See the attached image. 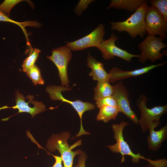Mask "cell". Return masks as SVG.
Listing matches in <instances>:
<instances>
[{"label": "cell", "instance_id": "1", "mask_svg": "<svg viewBox=\"0 0 167 167\" xmlns=\"http://www.w3.org/2000/svg\"><path fill=\"white\" fill-rule=\"evenodd\" d=\"M148 6L147 2L126 20L111 22L110 23L111 29L119 32H126L133 39H135L138 36L143 37L147 33L144 18Z\"/></svg>", "mask_w": 167, "mask_h": 167}, {"label": "cell", "instance_id": "2", "mask_svg": "<svg viewBox=\"0 0 167 167\" xmlns=\"http://www.w3.org/2000/svg\"><path fill=\"white\" fill-rule=\"evenodd\" d=\"M148 99L146 95L141 94L136 101L137 105L139 109L141 116L138 119L142 131L145 132L151 127L156 128L161 122V116L166 113L167 105L155 106L149 109L147 107Z\"/></svg>", "mask_w": 167, "mask_h": 167}, {"label": "cell", "instance_id": "3", "mask_svg": "<svg viewBox=\"0 0 167 167\" xmlns=\"http://www.w3.org/2000/svg\"><path fill=\"white\" fill-rule=\"evenodd\" d=\"M70 132H62L58 134H53L48 139L46 147L49 152H53L57 150L62 157L64 167H73L74 158L77 155H80L82 152L81 150L75 151L72 150L71 146L67 143L71 137Z\"/></svg>", "mask_w": 167, "mask_h": 167}, {"label": "cell", "instance_id": "4", "mask_svg": "<svg viewBox=\"0 0 167 167\" xmlns=\"http://www.w3.org/2000/svg\"><path fill=\"white\" fill-rule=\"evenodd\" d=\"M127 122L122 121L119 124L114 123L111 126L114 133L113 138L116 141L115 144L106 147L112 152L119 153L121 155V160L120 164L123 163L125 161V156L127 155L131 157L132 161L133 163H138L140 159L144 160L149 162L150 159L146 158L138 153H134L131 151L129 145L124 139L123 131L124 128L128 125Z\"/></svg>", "mask_w": 167, "mask_h": 167}, {"label": "cell", "instance_id": "5", "mask_svg": "<svg viewBox=\"0 0 167 167\" xmlns=\"http://www.w3.org/2000/svg\"><path fill=\"white\" fill-rule=\"evenodd\" d=\"M163 41L155 36L148 35L138 45L141 53L138 58L139 62L144 63L148 60L154 62L156 60H161L164 56L166 55V51L161 52V49L167 47Z\"/></svg>", "mask_w": 167, "mask_h": 167}, {"label": "cell", "instance_id": "6", "mask_svg": "<svg viewBox=\"0 0 167 167\" xmlns=\"http://www.w3.org/2000/svg\"><path fill=\"white\" fill-rule=\"evenodd\" d=\"M146 29L148 35H158L165 40L167 36V20L154 6H148L145 15Z\"/></svg>", "mask_w": 167, "mask_h": 167}, {"label": "cell", "instance_id": "7", "mask_svg": "<svg viewBox=\"0 0 167 167\" xmlns=\"http://www.w3.org/2000/svg\"><path fill=\"white\" fill-rule=\"evenodd\" d=\"M70 49L66 45L62 46L52 49V54L47 58L53 62L57 67L62 86L69 87L67 69L71 59L72 54Z\"/></svg>", "mask_w": 167, "mask_h": 167}, {"label": "cell", "instance_id": "8", "mask_svg": "<svg viewBox=\"0 0 167 167\" xmlns=\"http://www.w3.org/2000/svg\"><path fill=\"white\" fill-rule=\"evenodd\" d=\"M71 88H66L62 86L52 85L48 86L46 91L49 94L52 100H60L71 104L77 112L80 119V132H83L84 130L82 123V117L84 113L86 111L94 109L95 107L93 104L88 102H84L80 100L71 101L64 98L62 94V92L71 90Z\"/></svg>", "mask_w": 167, "mask_h": 167}, {"label": "cell", "instance_id": "9", "mask_svg": "<svg viewBox=\"0 0 167 167\" xmlns=\"http://www.w3.org/2000/svg\"><path fill=\"white\" fill-rule=\"evenodd\" d=\"M118 36L114 33L109 39L103 41L97 48L102 54L103 58L106 60L113 59L115 56L119 57L128 62H130L133 58H139L140 55H135L128 53L126 50L118 47L115 42L119 39Z\"/></svg>", "mask_w": 167, "mask_h": 167}, {"label": "cell", "instance_id": "10", "mask_svg": "<svg viewBox=\"0 0 167 167\" xmlns=\"http://www.w3.org/2000/svg\"><path fill=\"white\" fill-rule=\"evenodd\" d=\"M113 88L112 96L115 100L120 112L124 114L134 124H139V119L130 106L129 92L122 82L119 81L113 86Z\"/></svg>", "mask_w": 167, "mask_h": 167}, {"label": "cell", "instance_id": "11", "mask_svg": "<svg viewBox=\"0 0 167 167\" xmlns=\"http://www.w3.org/2000/svg\"><path fill=\"white\" fill-rule=\"evenodd\" d=\"M105 33L104 25L100 24L88 35L74 41H66V45L71 51H74L83 50L90 47L97 48L104 40Z\"/></svg>", "mask_w": 167, "mask_h": 167}, {"label": "cell", "instance_id": "12", "mask_svg": "<svg viewBox=\"0 0 167 167\" xmlns=\"http://www.w3.org/2000/svg\"><path fill=\"white\" fill-rule=\"evenodd\" d=\"M26 97L28 102L26 101L24 95L17 91L15 97L16 105L12 108L18 109L19 113L27 112L29 113L32 118L46 110V106L42 102L33 100L34 96L28 95Z\"/></svg>", "mask_w": 167, "mask_h": 167}, {"label": "cell", "instance_id": "13", "mask_svg": "<svg viewBox=\"0 0 167 167\" xmlns=\"http://www.w3.org/2000/svg\"><path fill=\"white\" fill-rule=\"evenodd\" d=\"M166 62L165 61L161 63L151 65L142 68L130 71H124L120 68L114 67L109 71V82L113 83L118 80L135 77L147 73L153 69L163 66Z\"/></svg>", "mask_w": 167, "mask_h": 167}, {"label": "cell", "instance_id": "14", "mask_svg": "<svg viewBox=\"0 0 167 167\" xmlns=\"http://www.w3.org/2000/svg\"><path fill=\"white\" fill-rule=\"evenodd\" d=\"M87 58V66L92 69L89 74L93 79L97 81H109V74L106 71L104 64L98 61L88 52Z\"/></svg>", "mask_w": 167, "mask_h": 167}, {"label": "cell", "instance_id": "15", "mask_svg": "<svg viewBox=\"0 0 167 167\" xmlns=\"http://www.w3.org/2000/svg\"><path fill=\"white\" fill-rule=\"evenodd\" d=\"M154 127H150L149 134L147 138L148 148L152 151H156L159 149L162 143L167 139V125L155 131Z\"/></svg>", "mask_w": 167, "mask_h": 167}, {"label": "cell", "instance_id": "16", "mask_svg": "<svg viewBox=\"0 0 167 167\" xmlns=\"http://www.w3.org/2000/svg\"><path fill=\"white\" fill-rule=\"evenodd\" d=\"M147 2L146 0H112L106 9L113 7L130 12L135 11Z\"/></svg>", "mask_w": 167, "mask_h": 167}, {"label": "cell", "instance_id": "17", "mask_svg": "<svg viewBox=\"0 0 167 167\" xmlns=\"http://www.w3.org/2000/svg\"><path fill=\"white\" fill-rule=\"evenodd\" d=\"M94 99L96 101L100 99L112 96L113 93V86L111 85L109 81H97L94 89Z\"/></svg>", "mask_w": 167, "mask_h": 167}, {"label": "cell", "instance_id": "18", "mask_svg": "<svg viewBox=\"0 0 167 167\" xmlns=\"http://www.w3.org/2000/svg\"><path fill=\"white\" fill-rule=\"evenodd\" d=\"M99 108L96 120L105 122H107L112 119H115L118 113L120 112L118 108L110 106L103 105Z\"/></svg>", "mask_w": 167, "mask_h": 167}, {"label": "cell", "instance_id": "19", "mask_svg": "<svg viewBox=\"0 0 167 167\" xmlns=\"http://www.w3.org/2000/svg\"><path fill=\"white\" fill-rule=\"evenodd\" d=\"M26 75L32 80L35 85L37 84L43 85L44 81L39 67L36 65L31 67L26 72Z\"/></svg>", "mask_w": 167, "mask_h": 167}, {"label": "cell", "instance_id": "20", "mask_svg": "<svg viewBox=\"0 0 167 167\" xmlns=\"http://www.w3.org/2000/svg\"><path fill=\"white\" fill-rule=\"evenodd\" d=\"M41 51L39 49H31L29 54L27 58L24 61L22 68L23 71L26 72L32 66L35 64Z\"/></svg>", "mask_w": 167, "mask_h": 167}, {"label": "cell", "instance_id": "21", "mask_svg": "<svg viewBox=\"0 0 167 167\" xmlns=\"http://www.w3.org/2000/svg\"><path fill=\"white\" fill-rule=\"evenodd\" d=\"M149 1L151 5L156 7L167 20V0H151Z\"/></svg>", "mask_w": 167, "mask_h": 167}, {"label": "cell", "instance_id": "22", "mask_svg": "<svg viewBox=\"0 0 167 167\" xmlns=\"http://www.w3.org/2000/svg\"><path fill=\"white\" fill-rule=\"evenodd\" d=\"M23 0H5L0 4V11L8 16L10 11L15 5Z\"/></svg>", "mask_w": 167, "mask_h": 167}, {"label": "cell", "instance_id": "23", "mask_svg": "<svg viewBox=\"0 0 167 167\" xmlns=\"http://www.w3.org/2000/svg\"><path fill=\"white\" fill-rule=\"evenodd\" d=\"M95 104L99 108L103 105H108L118 108L116 101L113 96L98 100L96 101Z\"/></svg>", "mask_w": 167, "mask_h": 167}, {"label": "cell", "instance_id": "24", "mask_svg": "<svg viewBox=\"0 0 167 167\" xmlns=\"http://www.w3.org/2000/svg\"><path fill=\"white\" fill-rule=\"evenodd\" d=\"M95 0H81L74 8V12L78 15L80 16L83 13L84 11L87 9L89 5Z\"/></svg>", "mask_w": 167, "mask_h": 167}, {"label": "cell", "instance_id": "25", "mask_svg": "<svg viewBox=\"0 0 167 167\" xmlns=\"http://www.w3.org/2000/svg\"><path fill=\"white\" fill-rule=\"evenodd\" d=\"M0 21L9 22L14 23L19 26H20L23 28L24 26L27 25L32 26V23L31 22H19L15 21L10 18L8 16L5 15L3 13L0 11Z\"/></svg>", "mask_w": 167, "mask_h": 167}, {"label": "cell", "instance_id": "26", "mask_svg": "<svg viewBox=\"0 0 167 167\" xmlns=\"http://www.w3.org/2000/svg\"><path fill=\"white\" fill-rule=\"evenodd\" d=\"M87 158L86 153L84 152H82L78 157L77 164L74 167H85V162Z\"/></svg>", "mask_w": 167, "mask_h": 167}, {"label": "cell", "instance_id": "27", "mask_svg": "<svg viewBox=\"0 0 167 167\" xmlns=\"http://www.w3.org/2000/svg\"><path fill=\"white\" fill-rule=\"evenodd\" d=\"M149 163L156 167H167V160L166 158L157 159L156 160H152Z\"/></svg>", "mask_w": 167, "mask_h": 167}, {"label": "cell", "instance_id": "28", "mask_svg": "<svg viewBox=\"0 0 167 167\" xmlns=\"http://www.w3.org/2000/svg\"><path fill=\"white\" fill-rule=\"evenodd\" d=\"M55 159V163L52 167H63L62 165V161L61 156H58L52 154Z\"/></svg>", "mask_w": 167, "mask_h": 167}, {"label": "cell", "instance_id": "29", "mask_svg": "<svg viewBox=\"0 0 167 167\" xmlns=\"http://www.w3.org/2000/svg\"><path fill=\"white\" fill-rule=\"evenodd\" d=\"M143 167H156L153 165L151 164L150 163H149L148 165H146Z\"/></svg>", "mask_w": 167, "mask_h": 167}, {"label": "cell", "instance_id": "30", "mask_svg": "<svg viewBox=\"0 0 167 167\" xmlns=\"http://www.w3.org/2000/svg\"><path fill=\"white\" fill-rule=\"evenodd\" d=\"M5 108H7V106H5V107H3L2 108H0V109H5Z\"/></svg>", "mask_w": 167, "mask_h": 167}]
</instances>
